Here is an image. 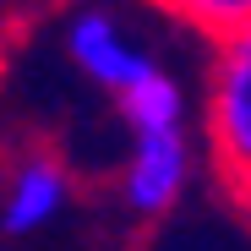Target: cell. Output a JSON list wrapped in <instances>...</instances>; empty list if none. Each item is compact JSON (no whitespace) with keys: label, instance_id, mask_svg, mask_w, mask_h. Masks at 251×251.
<instances>
[{"label":"cell","instance_id":"cell-1","mask_svg":"<svg viewBox=\"0 0 251 251\" xmlns=\"http://www.w3.org/2000/svg\"><path fill=\"white\" fill-rule=\"evenodd\" d=\"M207 158L224 197L251 219V22L224 33L207 71Z\"/></svg>","mask_w":251,"mask_h":251},{"label":"cell","instance_id":"cell-2","mask_svg":"<svg viewBox=\"0 0 251 251\" xmlns=\"http://www.w3.org/2000/svg\"><path fill=\"white\" fill-rule=\"evenodd\" d=\"M191 180V137L186 126H158V131H131V153L120 170V197L137 219L170 213L175 197Z\"/></svg>","mask_w":251,"mask_h":251},{"label":"cell","instance_id":"cell-3","mask_svg":"<svg viewBox=\"0 0 251 251\" xmlns=\"http://www.w3.org/2000/svg\"><path fill=\"white\" fill-rule=\"evenodd\" d=\"M66 55H71V66L88 76L93 88H104L109 99H115L131 76H142V71L158 60V55H148V50L131 44V33L115 22V11H99V6H82V11L66 22Z\"/></svg>","mask_w":251,"mask_h":251},{"label":"cell","instance_id":"cell-4","mask_svg":"<svg viewBox=\"0 0 251 251\" xmlns=\"http://www.w3.org/2000/svg\"><path fill=\"white\" fill-rule=\"evenodd\" d=\"M66 202H71V170L44 153V148H33L11 164V175H6V197H0V229L6 235H38L44 224H55L66 213Z\"/></svg>","mask_w":251,"mask_h":251},{"label":"cell","instance_id":"cell-5","mask_svg":"<svg viewBox=\"0 0 251 251\" xmlns=\"http://www.w3.org/2000/svg\"><path fill=\"white\" fill-rule=\"evenodd\" d=\"M115 109L120 120L131 126V131H158V126H186V93H180V82L175 71L153 60L142 76H131L126 88L115 93Z\"/></svg>","mask_w":251,"mask_h":251},{"label":"cell","instance_id":"cell-6","mask_svg":"<svg viewBox=\"0 0 251 251\" xmlns=\"http://www.w3.org/2000/svg\"><path fill=\"white\" fill-rule=\"evenodd\" d=\"M158 11H170L180 27H197L202 38H219L224 33H235V27H246L251 22V0H153Z\"/></svg>","mask_w":251,"mask_h":251},{"label":"cell","instance_id":"cell-7","mask_svg":"<svg viewBox=\"0 0 251 251\" xmlns=\"http://www.w3.org/2000/svg\"><path fill=\"white\" fill-rule=\"evenodd\" d=\"M22 6H27V0H0V44H6L11 27L22 22Z\"/></svg>","mask_w":251,"mask_h":251}]
</instances>
